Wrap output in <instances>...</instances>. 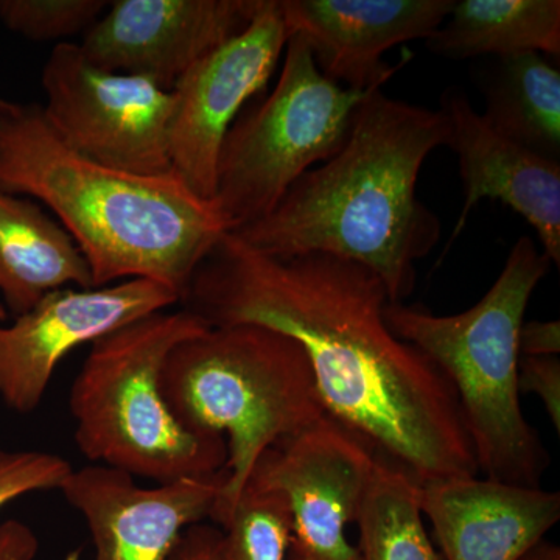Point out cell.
Returning a JSON list of instances; mask_svg holds the SVG:
<instances>
[{
  "mask_svg": "<svg viewBox=\"0 0 560 560\" xmlns=\"http://www.w3.org/2000/svg\"><path fill=\"white\" fill-rule=\"evenodd\" d=\"M70 471L68 460L51 453L0 451V511L21 497L60 489Z\"/></svg>",
  "mask_w": 560,
  "mask_h": 560,
  "instance_id": "cell-23",
  "label": "cell"
},
{
  "mask_svg": "<svg viewBox=\"0 0 560 560\" xmlns=\"http://www.w3.org/2000/svg\"><path fill=\"white\" fill-rule=\"evenodd\" d=\"M523 560H526V559H523Z\"/></svg>",
  "mask_w": 560,
  "mask_h": 560,
  "instance_id": "cell-30",
  "label": "cell"
},
{
  "mask_svg": "<svg viewBox=\"0 0 560 560\" xmlns=\"http://www.w3.org/2000/svg\"><path fill=\"white\" fill-rule=\"evenodd\" d=\"M448 60L503 58L537 51L560 55L559 0H455L451 14L425 40Z\"/></svg>",
  "mask_w": 560,
  "mask_h": 560,
  "instance_id": "cell-18",
  "label": "cell"
},
{
  "mask_svg": "<svg viewBox=\"0 0 560 560\" xmlns=\"http://www.w3.org/2000/svg\"><path fill=\"white\" fill-rule=\"evenodd\" d=\"M377 455L327 416L257 460L246 485L278 490L291 514L285 560H361L346 536L370 486Z\"/></svg>",
  "mask_w": 560,
  "mask_h": 560,
  "instance_id": "cell-9",
  "label": "cell"
},
{
  "mask_svg": "<svg viewBox=\"0 0 560 560\" xmlns=\"http://www.w3.org/2000/svg\"><path fill=\"white\" fill-rule=\"evenodd\" d=\"M455 0H279L289 36L311 47L323 75L353 91L382 90L405 65L383 55L399 44L429 39Z\"/></svg>",
  "mask_w": 560,
  "mask_h": 560,
  "instance_id": "cell-14",
  "label": "cell"
},
{
  "mask_svg": "<svg viewBox=\"0 0 560 560\" xmlns=\"http://www.w3.org/2000/svg\"><path fill=\"white\" fill-rule=\"evenodd\" d=\"M289 38L279 0H261L246 31L191 66L173 88L172 172L201 200L212 202L224 138L271 80Z\"/></svg>",
  "mask_w": 560,
  "mask_h": 560,
  "instance_id": "cell-10",
  "label": "cell"
},
{
  "mask_svg": "<svg viewBox=\"0 0 560 560\" xmlns=\"http://www.w3.org/2000/svg\"><path fill=\"white\" fill-rule=\"evenodd\" d=\"M44 116L83 156L136 175H171L172 91L92 65L80 44L51 50L40 77Z\"/></svg>",
  "mask_w": 560,
  "mask_h": 560,
  "instance_id": "cell-8",
  "label": "cell"
},
{
  "mask_svg": "<svg viewBox=\"0 0 560 560\" xmlns=\"http://www.w3.org/2000/svg\"><path fill=\"white\" fill-rule=\"evenodd\" d=\"M441 109L372 91L330 160L301 176L264 219L231 231L275 259L327 254L374 272L390 302L416 287V264L436 248L441 220L418 197L423 162L447 145Z\"/></svg>",
  "mask_w": 560,
  "mask_h": 560,
  "instance_id": "cell-2",
  "label": "cell"
},
{
  "mask_svg": "<svg viewBox=\"0 0 560 560\" xmlns=\"http://www.w3.org/2000/svg\"><path fill=\"white\" fill-rule=\"evenodd\" d=\"M448 121L447 147L458 156L463 209L444 254L463 234L471 210L485 198L499 200L528 221L545 256L560 265V162L540 156L493 130L466 92L452 86L442 94Z\"/></svg>",
  "mask_w": 560,
  "mask_h": 560,
  "instance_id": "cell-15",
  "label": "cell"
},
{
  "mask_svg": "<svg viewBox=\"0 0 560 560\" xmlns=\"http://www.w3.org/2000/svg\"><path fill=\"white\" fill-rule=\"evenodd\" d=\"M209 329L179 308L151 313L92 342L69 399L84 458L158 485L224 469V438L187 429L161 388L172 350Z\"/></svg>",
  "mask_w": 560,
  "mask_h": 560,
  "instance_id": "cell-6",
  "label": "cell"
},
{
  "mask_svg": "<svg viewBox=\"0 0 560 560\" xmlns=\"http://www.w3.org/2000/svg\"><path fill=\"white\" fill-rule=\"evenodd\" d=\"M551 260L528 235L512 246L503 270L469 311L440 316L389 302V329L418 348L452 383L486 480L541 488L550 453L522 411L518 337L534 290Z\"/></svg>",
  "mask_w": 560,
  "mask_h": 560,
  "instance_id": "cell-4",
  "label": "cell"
},
{
  "mask_svg": "<svg viewBox=\"0 0 560 560\" xmlns=\"http://www.w3.org/2000/svg\"><path fill=\"white\" fill-rule=\"evenodd\" d=\"M419 493L408 471L377 456L355 518L361 560H444L427 533Z\"/></svg>",
  "mask_w": 560,
  "mask_h": 560,
  "instance_id": "cell-20",
  "label": "cell"
},
{
  "mask_svg": "<svg viewBox=\"0 0 560 560\" xmlns=\"http://www.w3.org/2000/svg\"><path fill=\"white\" fill-rule=\"evenodd\" d=\"M371 92L327 79L307 43L290 36L275 90L237 117L221 145L212 205L228 231L267 217L304 173L337 154Z\"/></svg>",
  "mask_w": 560,
  "mask_h": 560,
  "instance_id": "cell-7",
  "label": "cell"
},
{
  "mask_svg": "<svg viewBox=\"0 0 560 560\" xmlns=\"http://www.w3.org/2000/svg\"><path fill=\"white\" fill-rule=\"evenodd\" d=\"M38 550V537L25 523H0V560H33Z\"/></svg>",
  "mask_w": 560,
  "mask_h": 560,
  "instance_id": "cell-27",
  "label": "cell"
},
{
  "mask_svg": "<svg viewBox=\"0 0 560 560\" xmlns=\"http://www.w3.org/2000/svg\"><path fill=\"white\" fill-rule=\"evenodd\" d=\"M518 390L534 394L544 404L556 433L560 431V361L558 357H522Z\"/></svg>",
  "mask_w": 560,
  "mask_h": 560,
  "instance_id": "cell-24",
  "label": "cell"
},
{
  "mask_svg": "<svg viewBox=\"0 0 560 560\" xmlns=\"http://www.w3.org/2000/svg\"><path fill=\"white\" fill-rule=\"evenodd\" d=\"M176 304L175 291L147 279L51 291L10 326L0 324V400L21 415L35 411L73 349Z\"/></svg>",
  "mask_w": 560,
  "mask_h": 560,
  "instance_id": "cell-11",
  "label": "cell"
},
{
  "mask_svg": "<svg viewBox=\"0 0 560 560\" xmlns=\"http://www.w3.org/2000/svg\"><path fill=\"white\" fill-rule=\"evenodd\" d=\"M0 190L46 206L77 243L94 289L130 279L183 298L228 228L173 173L136 175L70 149L43 106L0 98Z\"/></svg>",
  "mask_w": 560,
  "mask_h": 560,
  "instance_id": "cell-3",
  "label": "cell"
},
{
  "mask_svg": "<svg viewBox=\"0 0 560 560\" xmlns=\"http://www.w3.org/2000/svg\"><path fill=\"white\" fill-rule=\"evenodd\" d=\"M518 348L522 357H558L560 352L559 320L523 323Z\"/></svg>",
  "mask_w": 560,
  "mask_h": 560,
  "instance_id": "cell-26",
  "label": "cell"
},
{
  "mask_svg": "<svg viewBox=\"0 0 560 560\" xmlns=\"http://www.w3.org/2000/svg\"><path fill=\"white\" fill-rule=\"evenodd\" d=\"M261 0H116L84 33L88 60L172 91L210 51L248 28Z\"/></svg>",
  "mask_w": 560,
  "mask_h": 560,
  "instance_id": "cell-12",
  "label": "cell"
},
{
  "mask_svg": "<svg viewBox=\"0 0 560 560\" xmlns=\"http://www.w3.org/2000/svg\"><path fill=\"white\" fill-rule=\"evenodd\" d=\"M226 477L223 469L142 488L130 474L94 464L72 469L58 490L83 515L94 560H171L183 534L210 518Z\"/></svg>",
  "mask_w": 560,
  "mask_h": 560,
  "instance_id": "cell-13",
  "label": "cell"
},
{
  "mask_svg": "<svg viewBox=\"0 0 560 560\" xmlns=\"http://www.w3.org/2000/svg\"><path fill=\"white\" fill-rule=\"evenodd\" d=\"M94 289L90 265L39 202L0 190V301L16 318L55 290Z\"/></svg>",
  "mask_w": 560,
  "mask_h": 560,
  "instance_id": "cell-17",
  "label": "cell"
},
{
  "mask_svg": "<svg viewBox=\"0 0 560 560\" xmlns=\"http://www.w3.org/2000/svg\"><path fill=\"white\" fill-rule=\"evenodd\" d=\"M419 495L444 560H523L560 518L559 492L486 478L425 482Z\"/></svg>",
  "mask_w": 560,
  "mask_h": 560,
  "instance_id": "cell-16",
  "label": "cell"
},
{
  "mask_svg": "<svg viewBox=\"0 0 560 560\" xmlns=\"http://www.w3.org/2000/svg\"><path fill=\"white\" fill-rule=\"evenodd\" d=\"M173 415L226 441L228 477L210 521L235 506L268 448L327 418L307 353L268 327H210L172 350L161 377Z\"/></svg>",
  "mask_w": 560,
  "mask_h": 560,
  "instance_id": "cell-5",
  "label": "cell"
},
{
  "mask_svg": "<svg viewBox=\"0 0 560 560\" xmlns=\"http://www.w3.org/2000/svg\"><path fill=\"white\" fill-rule=\"evenodd\" d=\"M106 0H0V21L31 40H55L86 33L106 10Z\"/></svg>",
  "mask_w": 560,
  "mask_h": 560,
  "instance_id": "cell-22",
  "label": "cell"
},
{
  "mask_svg": "<svg viewBox=\"0 0 560 560\" xmlns=\"http://www.w3.org/2000/svg\"><path fill=\"white\" fill-rule=\"evenodd\" d=\"M385 283L327 254L275 259L232 232L180 298L210 327H268L300 342L331 419L419 485L478 477L458 397L444 372L389 329Z\"/></svg>",
  "mask_w": 560,
  "mask_h": 560,
  "instance_id": "cell-1",
  "label": "cell"
},
{
  "mask_svg": "<svg viewBox=\"0 0 560 560\" xmlns=\"http://www.w3.org/2000/svg\"><path fill=\"white\" fill-rule=\"evenodd\" d=\"M482 119L504 138L560 162V70L537 51L497 58Z\"/></svg>",
  "mask_w": 560,
  "mask_h": 560,
  "instance_id": "cell-19",
  "label": "cell"
},
{
  "mask_svg": "<svg viewBox=\"0 0 560 560\" xmlns=\"http://www.w3.org/2000/svg\"><path fill=\"white\" fill-rule=\"evenodd\" d=\"M7 318H9V312H7V308L3 307L2 301H0V323H3Z\"/></svg>",
  "mask_w": 560,
  "mask_h": 560,
  "instance_id": "cell-29",
  "label": "cell"
},
{
  "mask_svg": "<svg viewBox=\"0 0 560 560\" xmlns=\"http://www.w3.org/2000/svg\"><path fill=\"white\" fill-rule=\"evenodd\" d=\"M526 560H560V551L556 545L548 541H540L533 551L525 558Z\"/></svg>",
  "mask_w": 560,
  "mask_h": 560,
  "instance_id": "cell-28",
  "label": "cell"
},
{
  "mask_svg": "<svg viewBox=\"0 0 560 560\" xmlns=\"http://www.w3.org/2000/svg\"><path fill=\"white\" fill-rule=\"evenodd\" d=\"M221 529L215 526H190L180 537L171 560H220Z\"/></svg>",
  "mask_w": 560,
  "mask_h": 560,
  "instance_id": "cell-25",
  "label": "cell"
},
{
  "mask_svg": "<svg viewBox=\"0 0 560 560\" xmlns=\"http://www.w3.org/2000/svg\"><path fill=\"white\" fill-rule=\"evenodd\" d=\"M220 560H285L291 514L278 490L246 485L230 514L219 523Z\"/></svg>",
  "mask_w": 560,
  "mask_h": 560,
  "instance_id": "cell-21",
  "label": "cell"
}]
</instances>
